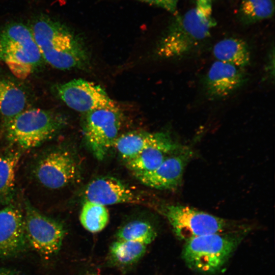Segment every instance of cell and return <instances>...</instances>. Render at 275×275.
<instances>
[{
    "mask_svg": "<svg viewBox=\"0 0 275 275\" xmlns=\"http://www.w3.org/2000/svg\"><path fill=\"white\" fill-rule=\"evenodd\" d=\"M0 275H23L19 271L13 269L0 267Z\"/></svg>",
    "mask_w": 275,
    "mask_h": 275,
    "instance_id": "cell-25",
    "label": "cell"
},
{
    "mask_svg": "<svg viewBox=\"0 0 275 275\" xmlns=\"http://www.w3.org/2000/svg\"><path fill=\"white\" fill-rule=\"evenodd\" d=\"M238 12L245 24L267 19L274 14V0H241Z\"/></svg>",
    "mask_w": 275,
    "mask_h": 275,
    "instance_id": "cell-22",
    "label": "cell"
},
{
    "mask_svg": "<svg viewBox=\"0 0 275 275\" xmlns=\"http://www.w3.org/2000/svg\"><path fill=\"white\" fill-rule=\"evenodd\" d=\"M109 212L105 206L86 201L79 216L82 227L91 233H97L103 230L108 223Z\"/></svg>",
    "mask_w": 275,
    "mask_h": 275,
    "instance_id": "cell-21",
    "label": "cell"
},
{
    "mask_svg": "<svg viewBox=\"0 0 275 275\" xmlns=\"http://www.w3.org/2000/svg\"><path fill=\"white\" fill-rule=\"evenodd\" d=\"M161 213L168 221L176 236L184 241L236 228L233 222L189 206L178 204L163 205Z\"/></svg>",
    "mask_w": 275,
    "mask_h": 275,
    "instance_id": "cell-6",
    "label": "cell"
},
{
    "mask_svg": "<svg viewBox=\"0 0 275 275\" xmlns=\"http://www.w3.org/2000/svg\"><path fill=\"white\" fill-rule=\"evenodd\" d=\"M85 141L93 155L102 159L114 146L122 123L118 107L100 108L82 114Z\"/></svg>",
    "mask_w": 275,
    "mask_h": 275,
    "instance_id": "cell-9",
    "label": "cell"
},
{
    "mask_svg": "<svg viewBox=\"0 0 275 275\" xmlns=\"http://www.w3.org/2000/svg\"><path fill=\"white\" fill-rule=\"evenodd\" d=\"M86 201L103 206L122 203L141 204L143 199L134 190L119 179L103 177L90 182L85 190Z\"/></svg>",
    "mask_w": 275,
    "mask_h": 275,
    "instance_id": "cell-14",
    "label": "cell"
},
{
    "mask_svg": "<svg viewBox=\"0 0 275 275\" xmlns=\"http://www.w3.org/2000/svg\"><path fill=\"white\" fill-rule=\"evenodd\" d=\"M248 80L243 68L216 60L204 77V90L209 99H219L238 90Z\"/></svg>",
    "mask_w": 275,
    "mask_h": 275,
    "instance_id": "cell-13",
    "label": "cell"
},
{
    "mask_svg": "<svg viewBox=\"0 0 275 275\" xmlns=\"http://www.w3.org/2000/svg\"><path fill=\"white\" fill-rule=\"evenodd\" d=\"M157 235L153 226L146 221L135 220L121 227L116 233L117 239L132 241L148 245Z\"/></svg>",
    "mask_w": 275,
    "mask_h": 275,
    "instance_id": "cell-23",
    "label": "cell"
},
{
    "mask_svg": "<svg viewBox=\"0 0 275 275\" xmlns=\"http://www.w3.org/2000/svg\"><path fill=\"white\" fill-rule=\"evenodd\" d=\"M212 53L216 61L244 68L251 63V52L247 43L241 39L226 38L213 46Z\"/></svg>",
    "mask_w": 275,
    "mask_h": 275,
    "instance_id": "cell-18",
    "label": "cell"
},
{
    "mask_svg": "<svg viewBox=\"0 0 275 275\" xmlns=\"http://www.w3.org/2000/svg\"><path fill=\"white\" fill-rule=\"evenodd\" d=\"M246 229L202 235L185 241L182 256L191 269L204 273L218 270L238 246Z\"/></svg>",
    "mask_w": 275,
    "mask_h": 275,
    "instance_id": "cell-4",
    "label": "cell"
},
{
    "mask_svg": "<svg viewBox=\"0 0 275 275\" xmlns=\"http://www.w3.org/2000/svg\"><path fill=\"white\" fill-rule=\"evenodd\" d=\"M78 167L75 157L68 149L55 147L38 156L32 167V174L42 186L52 189L63 188L77 177Z\"/></svg>",
    "mask_w": 275,
    "mask_h": 275,
    "instance_id": "cell-8",
    "label": "cell"
},
{
    "mask_svg": "<svg viewBox=\"0 0 275 275\" xmlns=\"http://www.w3.org/2000/svg\"><path fill=\"white\" fill-rule=\"evenodd\" d=\"M43 58L60 70L85 69L89 64L83 44L66 26L50 17L37 18L31 29Z\"/></svg>",
    "mask_w": 275,
    "mask_h": 275,
    "instance_id": "cell-2",
    "label": "cell"
},
{
    "mask_svg": "<svg viewBox=\"0 0 275 275\" xmlns=\"http://www.w3.org/2000/svg\"><path fill=\"white\" fill-rule=\"evenodd\" d=\"M56 91L68 106L82 114L97 109L118 107L102 87L82 79L59 84Z\"/></svg>",
    "mask_w": 275,
    "mask_h": 275,
    "instance_id": "cell-10",
    "label": "cell"
},
{
    "mask_svg": "<svg viewBox=\"0 0 275 275\" xmlns=\"http://www.w3.org/2000/svg\"><path fill=\"white\" fill-rule=\"evenodd\" d=\"M212 1L196 0L195 6L178 16L161 38L157 54L167 59L185 57L207 39L216 25Z\"/></svg>",
    "mask_w": 275,
    "mask_h": 275,
    "instance_id": "cell-1",
    "label": "cell"
},
{
    "mask_svg": "<svg viewBox=\"0 0 275 275\" xmlns=\"http://www.w3.org/2000/svg\"><path fill=\"white\" fill-rule=\"evenodd\" d=\"M177 144L167 132L132 131L119 135L113 147L126 161L149 148Z\"/></svg>",
    "mask_w": 275,
    "mask_h": 275,
    "instance_id": "cell-15",
    "label": "cell"
},
{
    "mask_svg": "<svg viewBox=\"0 0 275 275\" xmlns=\"http://www.w3.org/2000/svg\"><path fill=\"white\" fill-rule=\"evenodd\" d=\"M29 248L24 212L14 201L0 210V259L15 257Z\"/></svg>",
    "mask_w": 275,
    "mask_h": 275,
    "instance_id": "cell-11",
    "label": "cell"
},
{
    "mask_svg": "<svg viewBox=\"0 0 275 275\" xmlns=\"http://www.w3.org/2000/svg\"><path fill=\"white\" fill-rule=\"evenodd\" d=\"M183 147L177 144L172 146L150 147L126 160V164L133 174L150 172L157 168L167 157Z\"/></svg>",
    "mask_w": 275,
    "mask_h": 275,
    "instance_id": "cell-19",
    "label": "cell"
},
{
    "mask_svg": "<svg viewBox=\"0 0 275 275\" xmlns=\"http://www.w3.org/2000/svg\"><path fill=\"white\" fill-rule=\"evenodd\" d=\"M67 123L64 116L51 110L26 109L3 122L4 136L22 150L39 146L52 138Z\"/></svg>",
    "mask_w": 275,
    "mask_h": 275,
    "instance_id": "cell-3",
    "label": "cell"
},
{
    "mask_svg": "<svg viewBox=\"0 0 275 275\" xmlns=\"http://www.w3.org/2000/svg\"><path fill=\"white\" fill-rule=\"evenodd\" d=\"M28 98L23 89L0 73V118L3 122L26 109Z\"/></svg>",
    "mask_w": 275,
    "mask_h": 275,
    "instance_id": "cell-16",
    "label": "cell"
},
{
    "mask_svg": "<svg viewBox=\"0 0 275 275\" xmlns=\"http://www.w3.org/2000/svg\"><path fill=\"white\" fill-rule=\"evenodd\" d=\"M160 7L174 13L177 9L178 0H137Z\"/></svg>",
    "mask_w": 275,
    "mask_h": 275,
    "instance_id": "cell-24",
    "label": "cell"
},
{
    "mask_svg": "<svg viewBox=\"0 0 275 275\" xmlns=\"http://www.w3.org/2000/svg\"><path fill=\"white\" fill-rule=\"evenodd\" d=\"M23 210L30 248L43 257L50 258L57 255L66 234L63 224L42 213L26 198L23 200Z\"/></svg>",
    "mask_w": 275,
    "mask_h": 275,
    "instance_id": "cell-7",
    "label": "cell"
},
{
    "mask_svg": "<svg viewBox=\"0 0 275 275\" xmlns=\"http://www.w3.org/2000/svg\"><path fill=\"white\" fill-rule=\"evenodd\" d=\"M21 150L8 149L0 154V205L6 206L15 201L16 171Z\"/></svg>",
    "mask_w": 275,
    "mask_h": 275,
    "instance_id": "cell-17",
    "label": "cell"
},
{
    "mask_svg": "<svg viewBox=\"0 0 275 275\" xmlns=\"http://www.w3.org/2000/svg\"><path fill=\"white\" fill-rule=\"evenodd\" d=\"M147 245L142 243L117 239L109 249L112 263L119 266H128L136 263L145 255Z\"/></svg>",
    "mask_w": 275,
    "mask_h": 275,
    "instance_id": "cell-20",
    "label": "cell"
},
{
    "mask_svg": "<svg viewBox=\"0 0 275 275\" xmlns=\"http://www.w3.org/2000/svg\"><path fill=\"white\" fill-rule=\"evenodd\" d=\"M193 155L191 150L184 146L154 170L133 175L142 184L152 188L175 189L181 184L185 168Z\"/></svg>",
    "mask_w": 275,
    "mask_h": 275,
    "instance_id": "cell-12",
    "label": "cell"
},
{
    "mask_svg": "<svg viewBox=\"0 0 275 275\" xmlns=\"http://www.w3.org/2000/svg\"><path fill=\"white\" fill-rule=\"evenodd\" d=\"M213 1V0H212Z\"/></svg>",
    "mask_w": 275,
    "mask_h": 275,
    "instance_id": "cell-26",
    "label": "cell"
},
{
    "mask_svg": "<svg viewBox=\"0 0 275 275\" xmlns=\"http://www.w3.org/2000/svg\"><path fill=\"white\" fill-rule=\"evenodd\" d=\"M31 29L20 23H13L0 33V59L13 74L25 78L42 59Z\"/></svg>",
    "mask_w": 275,
    "mask_h": 275,
    "instance_id": "cell-5",
    "label": "cell"
}]
</instances>
